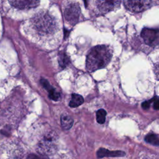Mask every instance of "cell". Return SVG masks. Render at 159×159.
I'll return each instance as SVG.
<instances>
[{
	"label": "cell",
	"mask_w": 159,
	"mask_h": 159,
	"mask_svg": "<svg viewBox=\"0 0 159 159\" xmlns=\"http://www.w3.org/2000/svg\"><path fill=\"white\" fill-rule=\"evenodd\" d=\"M81 9L78 3L71 2L66 5L64 16L66 21L71 25H75L80 20Z\"/></svg>",
	"instance_id": "cell-4"
},
{
	"label": "cell",
	"mask_w": 159,
	"mask_h": 159,
	"mask_svg": "<svg viewBox=\"0 0 159 159\" xmlns=\"http://www.w3.org/2000/svg\"><path fill=\"white\" fill-rule=\"evenodd\" d=\"M73 124V120L68 114H64L61 117V125L64 130L70 129Z\"/></svg>",
	"instance_id": "cell-11"
},
{
	"label": "cell",
	"mask_w": 159,
	"mask_h": 159,
	"mask_svg": "<svg viewBox=\"0 0 159 159\" xmlns=\"http://www.w3.org/2000/svg\"><path fill=\"white\" fill-rule=\"evenodd\" d=\"M153 102V109L155 110H159V101L156 99H154Z\"/></svg>",
	"instance_id": "cell-19"
},
{
	"label": "cell",
	"mask_w": 159,
	"mask_h": 159,
	"mask_svg": "<svg viewBox=\"0 0 159 159\" xmlns=\"http://www.w3.org/2000/svg\"><path fill=\"white\" fill-rule=\"evenodd\" d=\"M41 84L43 85L44 88H45L48 92V97L50 99L53 101H58L60 98V94L58 92H57L50 85L49 82L45 80V79H42L40 80Z\"/></svg>",
	"instance_id": "cell-10"
},
{
	"label": "cell",
	"mask_w": 159,
	"mask_h": 159,
	"mask_svg": "<svg viewBox=\"0 0 159 159\" xmlns=\"http://www.w3.org/2000/svg\"><path fill=\"white\" fill-rule=\"evenodd\" d=\"M58 61H59V64L60 65V66L63 68H65L69 63V58L65 53H61L59 56Z\"/></svg>",
	"instance_id": "cell-15"
},
{
	"label": "cell",
	"mask_w": 159,
	"mask_h": 159,
	"mask_svg": "<svg viewBox=\"0 0 159 159\" xmlns=\"http://www.w3.org/2000/svg\"><path fill=\"white\" fill-rule=\"evenodd\" d=\"M106 111L103 109H99L96 112V120L99 124H104L106 120Z\"/></svg>",
	"instance_id": "cell-14"
},
{
	"label": "cell",
	"mask_w": 159,
	"mask_h": 159,
	"mask_svg": "<svg viewBox=\"0 0 159 159\" xmlns=\"http://www.w3.org/2000/svg\"><path fill=\"white\" fill-rule=\"evenodd\" d=\"M125 153L124 151L116 150V151H109L106 148H101L98 150L97 152V156L98 158L102 157H124Z\"/></svg>",
	"instance_id": "cell-9"
},
{
	"label": "cell",
	"mask_w": 159,
	"mask_h": 159,
	"mask_svg": "<svg viewBox=\"0 0 159 159\" xmlns=\"http://www.w3.org/2000/svg\"><path fill=\"white\" fill-rule=\"evenodd\" d=\"M112 50L108 45H100L94 47L88 53L86 67L89 72H94L104 68L111 61Z\"/></svg>",
	"instance_id": "cell-1"
},
{
	"label": "cell",
	"mask_w": 159,
	"mask_h": 159,
	"mask_svg": "<svg viewBox=\"0 0 159 159\" xmlns=\"http://www.w3.org/2000/svg\"><path fill=\"white\" fill-rule=\"evenodd\" d=\"M154 72L157 79L159 80V60L154 65Z\"/></svg>",
	"instance_id": "cell-17"
},
{
	"label": "cell",
	"mask_w": 159,
	"mask_h": 159,
	"mask_svg": "<svg viewBox=\"0 0 159 159\" xmlns=\"http://www.w3.org/2000/svg\"><path fill=\"white\" fill-rule=\"evenodd\" d=\"M150 101H145L142 103V107L144 110H147L150 107Z\"/></svg>",
	"instance_id": "cell-18"
},
{
	"label": "cell",
	"mask_w": 159,
	"mask_h": 159,
	"mask_svg": "<svg viewBox=\"0 0 159 159\" xmlns=\"http://www.w3.org/2000/svg\"><path fill=\"white\" fill-rule=\"evenodd\" d=\"M31 25L34 30L40 35L54 34L58 27L56 19L47 12L40 11L31 19Z\"/></svg>",
	"instance_id": "cell-2"
},
{
	"label": "cell",
	"mask_w": 159,
	"mask_h": 159,
	"mask_svg": "<svg viewBox=\"0 0 159 159\" xmlns=\"http://www.w3.org/2000/svg\"><path fill=\"white\" fill-rule=\"evenodd\" d=\"M13 7L19 9H29L36 7L40 3V0H8Z\"/></svg>",
	"instance_id": "cell-8"
},
{
	"label": "cell",
	"mask_w": 159,
	"mask_h": 159,
	"mask_svg": "<svg viewBox=\"0 0 159 159\" xmlns=\"http://www.w3.org/2000/svg\"><path fill=\"white\" fill-rule=\"evenodd\" d=\"M120 4V0H95L96 9L101 14L117 9Z\"/></svg>",
	"instance_id": "cell-5"
},
{
	"label": "cell",
	"mask_w": 159,
	"mask_h": 159,
	"mask_svg": "<svg viewBox=\"0 0 159 159\" xmlns=\"http://www.w3.org/2000/svg\"><path fill=\"white\" fill-rule=\"evenodd\" d=\"M26 159H49L47 156L43 155H36V154H30L29 155Z\"/></svg>",
	"instance_id": "cell-16"
},
{
	"label": "cell",
	"mask_w": 159,
	"mask_h": 159,
	"mask_svg": "<svg viewBox=\"0 0 159 159\" xmlns=\"http://www.w3.org/2000/svg\"><path fill=\"white\" fill-rule=\"evenodd\" d=\"M141 37L145 43L150 46L159 44V30L144 28L141 32Z\"/></svg>",
	"instance_id": "cell-7"
},
{
	"label": "cell",
	"mask_w": 159,
	"mask_h": 159,
	"mask_svg": "<svg viewBox=\"0 0 159 159\" xmlns=\"http://www.w3.org/2000/svg\"><path fill=\"white\" fill-rule=\"evenodd\" d=\"M83 101H84V99L82 97V96L74 93V94H72L71 95V99L70 101L69 106L71 107H76L80 106L81 104H83Z\"/></svg>",
	"instance_id": "cell-12"
},
{
	"label": "cell",
	"mask_w": 159,
	"mask_h": 159,
	"mask_svg": "<svg viewBox=\"0 0 159 159\" xmlns=\"http://www.w3.org/2000/svg\"><path fill=\"white\" fill-rule=\"evenodd\" d=\"M145 140L146 142L153 145L159 146V139L155 134H149L147 135L145 137Z\"/></svg>",
	"instance_id": "cell-13"
},
{
	"label": "cell",
	"mask_w": 159,
	"mask_h": 159,
	"mask_svg": "<svg viewBox=\"0 0 159 159\" xmlns=\"http://www.w3.org/2000/svg\"><path fill=\"white\" fill-rule=\"evenodd\" d=\"M125 7L134 12H140L148 9L151 0H124Z\"/></svg>",
	"instance_id": "cell-6"
},
{
	"label": "cell",
	"mask_w": 159,
	"mask_h": 159,
	"mask_svg": "<svg viewBox=\"0 0 159 159\" xmlns=\"http://www.w3.org/2000/svg\"><path fill=\"white\" fill-rule=\"evenodd\" d=\"M58 136L53 131H50L43 135L37 144L38 152L43 155H52L57 150Z\"/></svg>",
	"instance_id": "cell-3"
}]
</instances>
